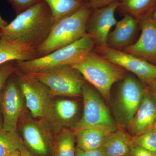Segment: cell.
<instances>
[{
	"instance_id": "6da1fadb",
	"label": "cell",
	"mask_w": 156,
	"mask_h": 156,
	"mask_svg": "<svg viewBox=\"0 0 156 156\" xmlns=\"http://www.w3.org/2000/svg\"><path fill=\"white\" fill-rule=\"evenodd\" d=\"M54 23L50 8L41 0L17 15L0 32V37L16 40L37 49L47 38Z\"/></svg>"
},
{
	"instance_id": "7a4b0ae2",
	"label": "cell",
	"mask_w": 156,
	"mask_h": 156,
	"mask_svg": "<svg viewBox=\"0 0 156 156\" xmlns=\"http://www.w3.org/2000/svg\"><path fill=\"white\" fill-rule=\"evenodd\" d=\"M72 66L107 100H109L113 85L122 81L126 76V70L109 61L94 50Z\"/></svg>"
},
{
	"instance_id": "3957f363",
	"label": "cell",
	"mask_w": 156,
	"mask_h": 156,
	"mask_svg": "<svg viewBox=\"0 0 156 156\" xmlns=\"http://www.w3.org/2000/svg\"><path fill=\"white\" fill-rule=\"evenodd\" d=\"M92 9L84 5L75 13L56 21L45 41L37 49V58L71 44L87 34Z\"/></svg>"
},
{
	"instance_id": "277c9868",
	"label": "cell",
	"mask_w": 156,
	"mask_h": 156,
	"mask_svg": "<svg viewBox=\"0 0 156 156\" xmlns=\"http://www.w3.org/2000/svg\"><path fill=\"white\" fill-rule=\"evenodd\" d=\"M95 47V42L87 34L79 41L46 56L28 61L16 60L15 67L18 71L28 74L63 66L73 65L93 51Z\"/></svg>"
},
{
	"instance_id": "5b68a950",
	"label": "cell",
	"mask_w": 156,
	"mask_h": 156,
	"mask_svg": "<svg viewBox=\"0 0 156 156\" xmlns=\"http://www.w3.org/2000/svg\"><path fill=\"white\" fill-rule=\"evenodd\" d=\"M26 74L45 85L52 97L80 96L82 88L86 83L83 77L71 65L52 68Z\"/></svg>"
},
{
	"instance_id": "8992f818",
	"label": "cell",
	"mask_w": 156,
	"mask_h": 156,
	"mask_svg": "<svg viewBox=\"0 0 156 156\" xmlns=\"http://www.w3.org/2000/svg\"><path fill=\"white\" fill-rule=\"evenodd\" d=\"M148 87L131 75H126L119 86L116 108L119 126L127 127L134 118Z\"/></svg>"
},
{
	"instance_id": "52a82bcc",
	"label": "cell",
	"mask_w": 156,
	"mask_h": 156,
	"mask_svg": "<svg viewBox=\"0 0 156 156\" xmlns=\"http://www.w3.org/2000/svg\"><path fill=\"white\" fill-rule=\"evenodd\" d=\"M94 88L87 82L82 88L83 113L73 128L74 131L101 126L116 128L108 108Z\"/></svg>"
},
{
	"instance_id": "ba28073f",
	"label": "cell",
	"mask_w": 156,
	"mask_h": 156,
	"mask_svg": "<svg viewBox=\"0 0 156 156\" xmlns=\"http://www.w3.org/2000/svg\"><path fill=\"white\" fill-rule=\"evenodd\" d=\"M94 51L109 61L134 73L147 87H150L156 81V65L107 46L95 47Z\"/></svg>"
},
{
	"instance_id": "9c48e42d",
	"label": "cell",
	"mask_w": 156,
	"mask_h": 156,
	"mask_svg": "<svg viewBox=\"0 0 156 156\" xmlns=\"http://www.w3.org/2000/svg\"><path fill=\"white\" fill-rule=\"evenodd\" d=\"M14 74L32 115L34 118L45 119L52 102V96L48 87L26 74L16 70Z\"/></svg>"
},
{
	"instance_id": "30bf717a",
	"label": "cell",
	"mask_w": 156,
	"mask_h": 156,
	"mask_svg": "<svg viewBox=\"0 0 156 156\" xmlns=\"http://www.w3.org/2000/svg\"><path fill=\"white\" fill-rule=\"evenodd\" d=\"M23 96L14 73L6 82L0 95V107L3 116L2 129L17 132V123L22 113Z\"/></svg>"
},
{
	"instance_id": "8fae6325",
	"label": "cell",
	"mask_w": 156,
	"mask_h": 156,
	"mask_svg": "<svg viewBox=\"0 0 156 156\" xmlns=\"http://www.w3.org/2000/svg\"><path fill=\"white\" fill-rule=\"evenodd\" d=\"M119 1L93 9L87 21L86 32L94 41L95 47L107 46L108 37L112 27L116 24L115 12L119 5Z\"/></svg>"
},
{
	"instance_id": "7c38bea8",
	"label": "cell",
	"mask_w": 156,
	"mask_h": 156,
	"mask_svg": "<svg viewBox=\"0 0 156 156\" xmlns=\"http://www.w3.org/2000/svg\"><path fill=\"white\" fill-rule=\"evenodd\" d=\"M140 24L139 38L122 51L156 65V22L151 17Z\"/></svg>"
},
{
	"instance_id": "4fadbf2b",
	"label": "cell",
	"mask_w": 156,
	"mask_h": 156,
	"mask_svg": "<svg viewBox=\"0 0 156 156\" xmlns=\"http://www.w3.org/2000/svg\"><path fill=\"white\" fill-rule=\"evenodd\" d=\"M156 120V97L148 88L140 105L127 126L131 136H136L151 129Z\"/></svg>"
},
{
	"instance_id": "5bb4252c",
	"label": "cell",
	"mask_w": 156,
	"mask_h": 156,
	"mask_svg": "<svg viewBox=\"0 0 156 156\" xmlns=\"http://www.w3.org/2000/svg\"><path fill=\"white\" fill-rule=\"evenodd\" d=\"M140 30V23L129 15H124L117 21L115 29L110 32L107 46L112 49L122 50L134 43Z\"/></svg>"
},
{
	"instance_id": "9a60e30c",
	"label": "cell",
	"mask_w": 156,
	"mask_h": 156,
	"mask_svg": "<svg viewBox=\"0 0 156 156\" xmlns=\"http://www.w3.org/2000/svg\"><path fill=\"white\" fill-rule=\"evenodd\" d=\"M37 58V48L16 40L0 39V65L11 61H28Z\"/></svg>"
},
{
	"instance_id": "2e32d148",
	"label": "cell",
	"mask_w": 156,
	"mask_h": 156,
	"mask_svg": "<svg viewBox=\"0 0 156 156\" xmlns=\"http://www.w3.org/2000/svg\"><path fill=\"white\" fill-rule=\"evenodd\" d=\"M78 110V104L73 100L59 99L52 101L45 119L60 130L72 123L76 115Z\"/></svg>"
},
{
	"instance_id": "e0dca14e",
	"label": "cell",
	"mask_w": 156,
	"mask_h": 156,
	"mask_svg": "<svg viewBox=\"0 0 156 156\" xmlns=\"http://www.w3.org/2000/svg\"><path fill=\"white\" fill-rule=\"evenodd\" d=\"M25 146L34 156H49L51 144L48 142L45 133L34 122L25 123L22 128Z\"/></svg>"
},
{
	"instance_id": "ac0fdd59",
	"label": "cell",
	"mask_w": 156,
	"mask_h": 156,
	"mask_svg": "<svg viewBox=\"0 0 156 156\" xmlns=\"http://www.w3.org/2000/svg\"><path fill=\"white\" fill-rule=\"evenodd\" d=\"M116 128L95 127L74 131L77 147L84 151H91L100 148L105 137Z\"/></svg>"
},
{
	"instance_id": "d6986e66",
	"label": "cell",
	"mask_w": 156,
	"mask_h": 156,
	"mask_svg": "<svg viewBox=\"0 0 156 156\" xmlns=\"http://www.w3.org/2000/svg\"><path fill=\"white\" fill-rule=\"evenodd\" d=\"M133 137L122 129H116L105 137L101 147L106 156H130Z\"/></svg>"
},
{
	"instance_id": "ffe728a7",
	"label": "cell",
	"mask_w": 156,
	"mask_h": 156,
	"mask_svg": "<svg viewBox=\"0 0 156 156\" xmlns=\"http://www.w3.org/2000/svg\"><path fill=\"white\" fill-rule=\"evenodd\" d=\"M156 10V0H120L117 10L134 17L140 23L151 17Z\"/></svg>"
},
{
	"instance_id": "44dd1931",
	"label": "cell",
	"mask_w": 156,
	"mask_h": 156,
	"mask_svg": "<svg viewBox=\"0 0 156 156\" xmlns=\"http://www.w3.org/2000/svg\"><path fill=\"white\" fill-rule=\"evenodd\" d=\"M76 142L74 131L67 127L62 128L51 143L52 156H76Z\"/></svg>"
},
{
	"instance_id": "7402d4cb",
	"label": "cell",
	"mask_w": 156,
	"mask_h": 156,
	"mask_svg": "<svg viewBox=\"0 0 156 156\" xmlns=\"http://www.w3.org/2000/svg\"><path fill=\"white\" fill-rule=\"evenodd\" d=\"M50 8L54 22L75 13L84 5L82 0H43Z\"/></svg>"
},
{
	"instance_id": "603a6c76",
	"label": "cell",
	"mask_w": 156,
	"mask_h": 156,
	"mask_svg": "<svg viewBox=\"0 0 156 156\" xmlns=\"http://www.w3.org/2000/svg\"><path fill=\"white\" fill-rule=\"evenodd\" d=\"M23 144L17 132L0 130V156H7L20 150Z\"/></svg>"
},
{
	"instance_id": "cb8c5ba5",
	"label": "cell",
	"mask_w": 156,
	"mask_h": 156,
	"mask_svg": "<svg viewBox=\"0 0 156 156\" xmlns=\"http://www.w3.org/2000/svg\"><path fill=\"white\" fill-rule=\"evenodd\" d=\"M133 144L156 154V133L151 128L140 135L134 136Z\"/></svg>"
},
{
	"instance_id": "d4e9b609",
	"label": "cell",
	"mask_w": 156,
	"mask_h": 156,
	"mask_svg": "<svg viewBox=\"0 0 156 156\" xmlns=\"http://www.w3.org/2000/svg\"><path fill=\"white\" fill-rule=\"evenodd\" d=\"M16 61H9L0 65V95L9 78L16 71Z\"/></svg>"
},
{
	"instance_id": "484cf974",
	"label": "cell",
	"mask_w": 156,
	"mask_h": 156,
	"mask_svg": "<svg viewBox=\"0 0 156 156\" xmlns=\"http://www.w3.org/2000/svg\"><path fill=\"white\" fill-rule=\"evenodd\" d=\"M11 4L12 9L16 15L21 14L22 12L32 7L39 2L41 0H7Z\"/></svg>"
},
{
	"instance_id": "4316f807",
	"label": "cell",
	"mask_w": 156,
	"mask_h": 156,
	"mask_svg": "<svg viewBox=\"0 0 156 156\" xmlns=\"http://www.w3.org/2000/svg\"><path fill=\"white\" fill-rule=\"evenodd\" d=\"M84 5L92 10L105 7L112 2L119 0H82Z\"/></svg>"
},
{
	"instance_id": "83f0119b",
	"label": "cell",
	"mask_w": 156,
	"mask_h": 156,
	"mask_svg": "<svg viewBox=\"0 0 156 156\" xmlns=\"http://www.w3.org/2000/svg\"><path fill=\"white\" fill-rule=\"evenodd\" d=\"M130 156H156V154L143 148L133 144Z\"/></svg>"
},
{
	"instance_id": "f1b7e54d",
	"label": "cell",
	"mask_w": 156,
	"mask_h": 156,
	"mask_svg": "<svg viewBox=\"0 0 156 156\" xmlns=\"http://www.w3.org/2000/svg\"><path fill=\"white\" fill-rule=\"evenodd\" d=\"M76 156H106L102 147L91 151H84L77 147Z\"/></svg>"
},
{
	"instance_id": "f546056e",
	"label": "cell",
	"mask_w": 156,
	"mask_h": 156,
	"mask_svg": "<svg viewBox=\"0 0 156 156\" xmlns=\"http://www.w3.org/2000/svg\"><path fill=\"white\" fill-rule=\"evenodd\" d=\"M20 150V154H21L20 156H34L27 149V148L24 145V143Z\"/></svg>"
},
{
	"instance_id": "4dcf8cb0",
	"label": "cell",
	"mask_w": 156,
	"mask_h": 156,
	"mask_svg": "<svg viewBox=\"0 0 156 156\" xmlns=\"http://www.w3.org/2000/svg\"><path fill=\"white\" fill-rule=\"evenodd\" d=\"M9 23L0 16V32L8 25Z\"/></svg>"
},
{
	"instance_id": "1f68e13d",
	"label": "cell",
	"mask_w": 156,
	"mask_h": 156,
	"mask_svg": "<svg viewBox=\"0 0 156 156\" xmlns=\"http://www.w3.org/2000/svg\"><path fill=\"white\" fill-rule=\"evenodd\" d=\"M20 150H17L13 152L12 153L10 154L7 156H20Z\"/></svg>"
},
{
	"instance_id": "d6a6232c",
	"label": "cell",
	"mask_w": 156,
	"mask_h": 156,
	"mask_svg": "<svg viewBox=\"0 0 156 156\" xmlns=\"http://www.w3.org/2000/svg\"><path fill=\"white\" fill-rule=\"evenodd\" d=\"M149 88L151 90V91L153 92L154 94L156 97V81Z\"/></svg>"
},
{
	"instance_id": "836d02e7",
	"label": "cell",
	"mask_w": 156,
	"mask_h": 156,
	"mask_svg": "<svg viewBox=\"0 0 156 156\" xmlns=\"http://www.w3.org/2000/svg\"><path fill=\"white\" fill-rule=\"evenodd\" d=\"M152 128L153 131L156 133V121H155L154 123L153 126Z\"/></svg>"
},
{
	"instance_id": "e575fe53",
	"label": "cell",
	"mask_w": 156,
	"mask_h": 156,
	"mask_svg": "<svg viewBox=\"0 0 156 156\" xmlns=\"http://www.w3.org/2000/svg\"><path fill=\"white\" fill-rule=\"evenodd\" d=\"M152 17L153 19L156 22V10L155 12H154V14H153Z\"/></svg>"
},
{
	"instance_id": "d590c367",
	"label": "cell",
	"mask_w": 156,
	"mask_h": 156,
	"mask_svg": "<svg viewBox=\"0 0 156 156\" xmlns=\"http://www.w3.org/2000/svg\"><path fill=\"white\" fill-rule=\"evenodd\" d=\"M2 126L1 121H0V130H2Z\"/></svg>"
},
{
	"instance_id": "8d00e7d4",
	"label": "cell",
	"mask_w": 156,
	"mask_h": 156,
	"mask_svg": "<svg viewBox=\"0 0 156 156\" xmlns=\"http://www.w3.org/2000/svg\"><path fill=\"white\" fill-rule=\"evenodd\" d=\"M0 39H1V37H0Z\"/></svg>"
}]
</instances>
